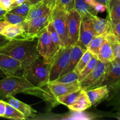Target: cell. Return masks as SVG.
<instances>
[{"label":"cell","mask_w":120,"mask_h":120,"mask_svg":"<svg viewBox=\"0 0 120 120\" xmlns=\"http://www.w3.org/2000/svg\"><path fill=\"white\" fill-rule=\"evenodd\" d=\"M75 9L79 14L82 21L90 19L97 16L98 14L94 7L87 4L84 0H75Z\"/></svg>","instance_id":"cell-16"},{"label":"cell","mask_w":120,"mask_h":120,"mask_svg":"<svg viewBox=\"0 0 120 120\" xmlns=\"http://www.w3.org/2000/svg\"><path fill=\"white\" fill-rule=\"evenodd\" d=\"M47 87L50 94L53 97L55 101L57 97L81 89L79 82L66 84V83H58L53 81V82H49L47 85Z\"/></svg>","instance_id":"cell-10"},{"label":"cell","mask_w":120,"mask_h":120,"mask_svg":"<svg viewBox=\"0 0 120 120\" xmlns=\"http://www.w3.org/2000/svg\"><path fill=\"white\" fill-rule=\"evenodd\" d=\"M37 38L18 37L0 48V54L7 55L20 62L22 69L40 57L37 50Z\"/></svg>","instance_id":"cell-2"},{"label":"cell","mask_w":120,"mask_h":120,"mask_svg":"<svg viewBox=\"0 0 120 120\" xmlns=\"http://www.w3.org/2000/svg\"><path fill=\"white\" fill-rule=\"evenodd\" d=\"M91 104L84 90H82L77 98L71 105L68 107L71 111L83 112L91 106Z\"/></svg>","instance_id":"cell-20"},{"label":"cell","mask_w":120,"mask_h":120,"mask_svg":"<svg viewBox=\"0 0 120 120\" xmlns=\"http://www.w3.org/2000/svg\"><path fill=\"white\" fill-rule=\"evenodd\" d=\"M93 56V55L91 52H90L89 50H86L82 56V57H80L78 63H77L73 70L79 75L80 73V71L83 70V68L85 67V66L87 64V63L89 62V60Z\"/></svg>","instance_id":"cell-30"},{"label":"cell","mask_w":120,"mask_h":120,"mask_svg":"<svg viewBox=\"0 0 120 120\" xmlns=\"http://www.w3.org/2000/svg\"><path fill=\"white\" fill-rule=\"evenodd\" d=\"M42 1H43V0H27V1L29 2V4H30V5L36 4L39 3V2H42Z\"/></svg>","instance_id":"cell-45"},{"label":"cell","mask_w":120,"mask_h":120,"mask_svg":"<svg viewBox=\"0 0 120 120\" xmlns=\"http://www.w3.org/2000/svg\"><path fill=\"white\" fill-rule=\"evenodd\" d=\"M110 21H120V0H110L106 5Z\"/></svg>","instance_id":"cell-23"},{"label":"cell","mask_w":120,"mask_h":120,"mask_svg":"<svg viewBox=\"0 0 120 120\" xmlns=\"http://www.w3.org/2000/svg\"><path fill=\"white\" fill-rule=\"evenodd\" d=\"M105 35L106 34H103L95 36L90 41L87 48V50H89L93 55L97 56L101 46L105 41Z\"/></svg>","instance_id":"cell-24"},{"label":"cell","mask_w":120,"mask_h":120,"mask_svg":"<svg viewBox=\"0 0 120 120\" xmlns=\"http://www.w3.org/2000/svg\"><path fill=\"white\" fill-rule=\"evenodd\" d=\"M0 69L6 76L15 75L17 71L23 70L20 62L4 54H0Z\"/></svg>","instance_id":"cell-12"},{"label":"cell","mask_w":120,"mask_h":120,"mask_svg":"<svg viewBox=\"0 0 120 120\" xmlns=\"http://www.w3.org/2000/svg\"><path fill=\"white\" fill-rule=\"evenodd\" d=\"M86 50V49H84L82 47L80 46L79 45H75L73 46L72 48H71V51H70L69 63H68L66 68L63 71V72L62 73L60 76H63V75L66 74L67 73L75 69V66H76L77 63H78L79 59Z\"/></svg>","instance_id":"cell-19"},{"label":"cell","mask_w":120,"mask_h":120,"mask_svg":"<svg viewBox=\"0 0 120 120\" xmlns=\"http://www.w3.org/2000/svg\"><path fill=\"white\" fill-rule=\"evenodd\" d=\"M9 24V23L8 22H7V21L4 19L0 21V34H1V33L2 32L5 28Z\"/></svg>","instance_id":"cell-42"},{"label":"cell","mask_w":120,"mask_h":120,"mask_svg":"<svg viewBox=\"0 0 120 120\" xmlns=\"http://www.w3.org/2000/svg\"><path fill=\"white\" fill-rule=\"evenodd\" d=\"M68 13L63 9L55 7L50 14V22L58 34L61 48L68 46Z\"/></svg>","instance_id":"cell-4"},{"label":"cell","mask_w":120,"mask_h":120,"mask_svg":"<svg viewBox=\"0 0 120 120\" xmlns=\"http://www.w3.org/2000/svg\"><path fill=\"white\" fill-rule=\"evenodd\" d=\"M120 76V60L115 59L109 63L103 86L106 85L108 88L119 86Z\"/></svg>","instance_id":"cell-11"},{"label":"cell","mask_w":120,"mask_h":120,"mask_svg":"<svg viewBox=\"0 0 120 120\" xmlns=\"http://www.w3.org/2000/svg\"><path fill=\"white\" fill-rule=\"evenodd\" d=\"M1 1H2V0H0V2H1Z\"/></svg>","instance_id":"cell-48"},{"label":"cell","mask_w":120,"mask_h":120,"mask_svg":"<svg viewBox=\"0 0 120 120\" xmlns=\"http://www.w3.org/2000/svg\"><path fill=\"white\" fill-rule=\"evenodd\" d=\"M90 19L81 21L79 36L78 41L76 44L82 47L86 50H87V48L90 41L95 36L93 31L91 29Z\"/></svg>","instance_id":"cell-13"},{"label":"cell","mask_w":120,"mask_h":120,"mask_svg":"<svg viewBox=\"0 0 120 120\" xmlns=\"http://www.w3.org/2000/svg\"><path fill=\"white\" fill-rule=\"evenodd\" d=\"M51 63L52 61L47 62L40 56L23 69L22 76L35 86H46L49 82Z\"/></svg>","instance_id":"cell-3"},{"label":"cell","mask_w":120,"mask_h":120,"mask_svg":"<svg viewBox=\"0 0 120 120\" xmlns=\"http://www.w3.org/2000/svg\"><path fill=\"white\" fill-rule=\"evenodd\" d=\"M3 19L8 22L9 24L21 25L25 21V17L11 12L7 11L4 16Z\"/></svg>","instance_id":"cell-29"},{"label":"cell","mask_w":120,"mask_h":120,"mask_svg":"<svg viewBox=\"0 0 120 120\" xmlns=\"http://www.w3.org/2000/svg\"><path fill=\"white\" fill-rule=\"evenodd\" d=\"M81 17L75 9L68 13V46H73L77 43L79 39Z\"/></svg>","instance_id":"cell-9"},{"label":"cell","mask_w":120,"mask_h":120,"mask_svg":"<svg viewBox=\"0 0 120 120\" xmlns=\"http://www.w3.org/2000/svg\"><path fill=\"white\" fill-rule=\"evenodd\" d=\"M6 75H5L4 73L2 71V70L0 69V78H2V77H5Z\"/></svg>","instance_id":"cell-47"},{"label":"cell","mask_w":120,"mask_h":120,"mask_svg":"<svg viewBox=\"0 0 120 120\" xmlns=\"http://www.w3.org/2000/svg\"><path fill=\"white\" fill-rule=\"evenodd\" d=\"M54 82H58L61 83H71L78 81V74L74 70H71L67 73L66 74H64L63 76L59 77L57 79L55 80Z\"/></svg>","instance_id":"cell-31"},{"label":"cell","mask_w":120,"mask_h":120,"mask_svg":"<svg viewBox=\"0 0 120 120\" xmlns=\"http://www.w3.org/2000/svg\"><path fill=\"white\" fill-rule=\"evenodd\" d=\"M26 1L27 0H14V1H13L12 4L11 5V7L10 10L12 9V8H15V7H16V6H18L19 5L22 4V3L26 2Z\"/></svg>","instance_id":"cell-41"},{"label":"cell","mask_w":120,"mask_h":120,"mask_svg":"<svg viewBox=\"0 0 120 120\" xmlns=\"http://www.w3.org/2000/svg\"><path fill=\"white\" fill-rule=\"evenodd\" d=\"M109 64V63H103L98 59L93 70L79 82L80 89L86 91L103 86Z\"/></svg>","instance_id":"cell-5"},{"label":"cell","mask_w":120,"mask_h":120,"mask_svg":"<svg viewBox=\"0 0 120 120\" xmlns=\"http://www.w3.org/2000/svg\"><path fill=\"white\" fill-rule=\"evenodd\" d=\"M91 105H94L109 97L110 90L106 85L85 91Z\"/></svg>","instance_id":"cell-14"},{"label":"cell","mask_w":120,"mask_h":120,"mask_svg":"<svg viewBox=\"0 0 120 120\" xmlns=\"http://www.w3.org/2000/svg\"><path fill=\"white\" fill-rule=\"evenodd\" d=\"M50 14L34 19L29 21H24L22 26L24 33L21 37L25 38H37L41 32L46 28L50 21Z\"/></svg>","instance_id":"cell-8"},{"label":"cell","mask_w":120,"mask_h":120,"mask_svg":"<svg viewBox=\"0 0 120 120\" xmlns=\"http://www.w3.org/2000/svg\"><path fill=\"white\" fill-rule=\"evenodd\" d=\"M46 29L48 32L49 33V35L50 36V39H51L54 45L55 46L57 50H59L60 48H61L60 45V39L58 36V34L56 32V30L54 28L53 26L52 23L50 21L49 24L47 25Z\"/></svg>","instance_id":"cell-32"},{"label":"cell","mask_w":120,"mask_h":120,"mask_svg":"<svg viewBox=\"0 0 120 120\" xmlns=\"http://www.w3.org/2000/svg\"><path fill=\"white\" fill-rule=\"evenodd\" d=\"M90 20L91 29L95 36L110 32V21L109 19H103L95 16Z\"/></svg>","instance_id":"cell-17"},{"label":"cell","mask_w":120,"mask_h":120,"mask_svg":"<svg viewBox=\"0 0 120 120\" xmlns=\"http://www.w3.org/2000/svg\"><path fill=\"white\" fill-rule=\"evenodd\" d=\"M18 93L37 96L50 103L53 106L57 105L50 94L47 86L43 87H36L22 76L15 75L0 78V98L7 99L9 96H14Z\"/></svg>","instance_id":"cell-1"},{"label":"cell","mask_w":120,"mask_h":120,"mask_svg":"<svg viewBox=\"0 0 120 120\" xmlns=\"http://www.w3.org/2000/svg\"><path fill=\"white\" fill-rule=\"evenodd\" d=\"M37 40V50L39 55L45 61L51 62L58 50L52 41L46 28L38 35Z\"/></svg>","instance_id":"cell-7"},{"label":"cell","mask_w":120,"mask_h":120,"mask_svg":"<svg viewBox=\"0 0 120 120\" xmlns=\"http://www.w3.org/2000/svg\"><path fill=\"white\" fill-rule=\"evenodd\" d=\"M10 40H9L8 39H7L5 36H4L3 35L0 34V48L2 46H3L4 45L6 44L7 43H8Z\"/></svg>","instance_id":"cell-40"},{"label":"cell","mask_w":120,"mask_h":120,"mask_svg":"<svg viewBox=\"0 0 120 120\" xmlns=\"http://www.w3.org/2000/svg\"><path fill=\"white\" fill-rule=\"evenodd\" d=\"M97 57L99 60L105 63H110L115 59L112 47L106 38L100 49Z\"/></svg>","instance_id":"cell-21"},{"label":"cell","mask_w":120,"mask_h":120,"mask_svg":"<svg viewBox=\"0 0 120 120\" xmlns=\"http://www.w3.org/2000/svg\"><path fill=\"white\" fill-rule=\"evenodd\" d=\"M84 1H85V2L87 4H88L92 6V7H94V5L96 4V2H97L96 0H84Z\"/></svg>","instance_id":"cell-44"},{"label":"cell","mask_w":120,"mask_h":120,"mask_svg":"<svg viewBox=\"0 0 120 120\" xmlns=\"http://www.w3.org/2000/svg\"><path fill=\"white\" fill-rule=\"evenodd\" d=\"M110 32L114 35L117 39L120 41V21H110Z\"/></svg>","instance_id":"cell-35"},{"label":"cell","mask_w":120,"mask_h":120,"mask_svg":"<svg viewBox=\"0 0 120 120\" xmlns=\"http://www.w3.org/2000/svg\"><path fill=\"white\" fill-rule=\"evenodd\" d=\"M23 33L24 29L22 24H9L5 28L1 34L11 41L16 38L21 37Z\"/></svg>","instance_id":"cell-22"},{"label":"cell","mask_w":120,"mask_h":120,"mask_svg":"<svg viewBox=\"0 0 120 120\" xmlns=\"http://www.w3.org/2000/svg\"><path fill=\"white\" fill-rule=\"evenodd\" d=\"M13 2V0H2L0 2V6L3 9H5L7 11H10L11 7Z\"/></svg>","instance_id":"cell-36"},{"label":"cell","mask_w":120,"mask_h":120,"mask_svg":"<svg viewBox=\"0 0 120 120\" xmlns=\"http://www.w3.org/2000/svg\"><path fill=\"white\" fill-rule=\"evenodd\" d=\"M30 5L29 4V2L28 1L23 2L22 4L19 5L18 6H16L15 8H12L9 11V12L14 13V14H18V15H21L25 17L28 14V11H29V7H30Z\"/></svg>","instance_id":"cell-33"},{"label":"cell","mask_w":120,"mask_h":120,"mask_svg":"<svg viewBox=\"0 0 120 120\" xmlns=\"http://www.w3.org/2000/svg\"><path fill=\"white\" fill-rule=\"evenodd\" d=\"M75 0H57L55 7L60 8L66 12L75 9Z\"/></svg>","instance_id":"cell-34"},{"label":"cell","mask_w":120,"mask_h":120,"mask_svg":"<svg viewBox=\"0 0 120 120\" xmlns=\"http://www.w3.org/2000/svg\"><path fill=\"white\" fill-rule=\"evenodd\" d=\"M7 12V11H6L5 9H3V8L0 6V21L3 19L4 16L5 14H6Z\"/></svg>","instance_id":"cell-43"},{"label":"cell","mask_w":120,"mask_h":120,"mask_svg":"<svg viewBox=\"0 0 120 120\" xmlns=\"http://www.w3.org/2000/svg\"><path fill=\"white\" fill-rule=\"evenodd\" d=\"M6 102L3 100H0V117H3L5 112Z\"/></svg>","instance_id":"cell-39"},{"label":"cell","mask_w":120,"mask_h":120,"mask_svg":"<svg viewBox=\"0 0 120 120\" xmlns=\"http://www.w3.org/2000/svg\"><path fill=\"white\" fill-rule=\"evenodd\" d=\"M93 7L94 8L95 11H96L97 13L104 12V11H105L107 10L106 5H105L104 4L100 3V2H96V4L94 5V6Z\"/></svg>","instance_id":"cell-37"},{"label":"cell","mask_w":120,"mask_h":120,"mask_svg":"<svg viewBox=\"0 0 120 120\" xmlns=\"http://www.w3.org/2000/svg\"><path fill=\"white\" fill-rule=\"evenodd\" d=\"M57 0H43L42 2L45 4L51 10H52L55 7Z\"/></svg>","instance_id":"cell-38"},{"label":"cell","mask_w":120,"mask_h":120,"mask_svg":"<svg viewBox=\"0 0 120 120\" xmlns=\"http://www.w3.org/2000/svg\"><path fill=\"white\" fill-rule=\"evenodd\" d=\"M72 46L60 48L52 60L49 73V82L56 80L63 72L68 66Z\"/></svg>","instance_id":"cell-6"},{"label":"cell","mask_w":120,"mask_h":120,"mask_svg":"<svg viewBox=\"0 0 120 120\" xmlns=\"http://www.w3.org/2000/svg\"><path fill=\"white\" fill-rule=\"evenodd\" d=\"M7 103L18 110L24 116L25 119L28 117L35 116L36 111L30 105L25 104L15 98L14 96H9L7 98Z\"/></svg>","instance_id":"cell-18"},{"label":"cell","mask_w":120,"mask_h":120,"mask_svg":"<svg viewBox=\"0 0 120 120\" xmlns=\"http://www.w3.org/2000/svg\"><path fill=\"white\" fill-rule=\"evenodd\" d=\"M81 90H82V89H80V90H77V91H73V92L57 97L56 98V103H57V104H63V105H66L68 107L75 101L76 98H77L78 96L79 95Z\"/></svg>","instance_id":"cell-25"},{"label":"cell","mask_w":120,"mask_h":120,"mask_svg":"<svg viewBox=\"0 0 120 120\" xmlns=\"http://www.w3.org/2000/svg\"><path fill=\"white\" fill-rule=\"evenodd\" d=\"M3 117L13 120H25L24 116L15 108L6 102V109Z\"/></svg>","instance_id":"cell-28"},{"label":"cell","mask_w":120,"mask_h":120,"mask_svg":"<svg viewBox=\"0 0 120 120\" xmlns=\"http://www.w3.org/2000/svg\"><path fill=\"white\" fill-rule=\"evenodd\" d=\"M96 1H97V2H100V3L103 4H104L105 5H107V4L108 2H109L110 0H96Z\"/></svg>","instance_id":"cell-46"},{"label":"cell","mask_w":120,"mask_h":120,"mask_svg":"<svg viewBox=\"0 0 120 120\" xmlns=\"http://www.w3.org/2000/svg\"><path fill=\"white\" fill-rule=\"evenodd\" d=\"M52 10L43 2L30 5L28 14L25 16V21H29L34 19L42 17L51 14Z\"/></svg>","instance_id":"cell-15"},{"label":"cell","mask_w":120,"mask_h":120,"mask_svg":"<svg viewBox=\"0 0 120 120\" xmlns=\"http://www.w3.org/2000/svg\"><path fill=\"white\" fill-rule=\"evenodd\" d=\"M105 38L112 47L115 59L120 60V43L119 40L117 39L114 35L110 32L106 34Z\"/></svg>","instance_id":"cell-26"},{"label":"cell","mask_w":120,"mask_h":120,"mask_svg":"<svg viewBox=\"0 0 120 120\" xmlns=\"http://www.w3.org/2000/svg\"><path fill=\"white\" fill-rule=\"evenodd\" d=\"M97 62H98V59H97V56L93 55L92 57L90 59L89 62L87 63V64L85 66V67L83 68V70L78 75L79 82L82 81L87 75H89L93 70L94 68L96 67V64H97Z\"/></svg>","instance_id":"cell-27"}]
</instances>
